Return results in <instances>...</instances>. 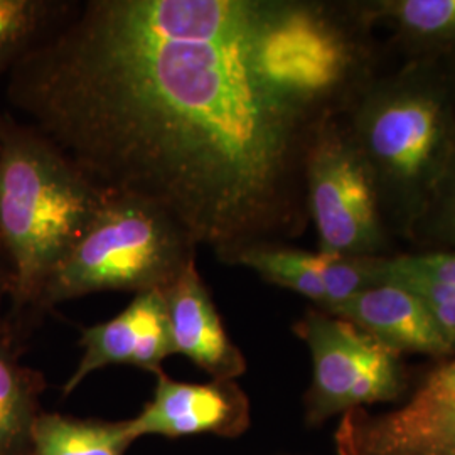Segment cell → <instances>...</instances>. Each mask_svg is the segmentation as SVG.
Segmentation results:
<instances>
[{
  "label": "cell",
  "instance_id": "cell-1",
  "mask_svg": "<svg viewBox=\"0 0 455 455\" xmlns=\"http://www.w3.org/2000/svg\"><path fill=\"white\" fill-rule=\"evenodd\" d=\"M270 2L71 0L5 100L100 191L165 212L223 263L300 223L323 125L268 76Z\"/></svg>",
  "mask_w": 455,
  "mask_h": 455
},
{
  "label": "cell",
  "instance_id": "cell-2",
  "mask_svg": "<svg viewBox=\"0 0 455 455\" xmlns=\"http://www.w3.org/2000/svg\"><path fill=\"white\" fill-rule=\"evenodd\" d=\"M107 199L48 139L0 108V242L16 309L37 307L49 276Z\"/></svg>",
  "mask_w": 455,
  "mask_h": 455
},
{
  "label": "cell",
  "instance_id": "cell-3",
  "mask_svg": "<svg viewBox=\"0 0 455 455\" xmlns=\"http://www.w3.org/2000/svg\"><path fill=\"white\" fill-rule=\"evenodd\" d=\"M197 244L165 212L108 196L95 221L56 267L37 307L95 292L167 289L196 263Z\"/></svg>",
  "mask_w": 455,
  "mask_h": 455
},
{
  "label": "cell",
  "instance_id": "cell-4",
  "mask_svg": "<svg viewBox=\"0 0 455 455\" xmlns=\"http://www.w3.org/2000/svg\"><path fill=\"white\" fill-rule=\"evenodd\" d=\"M307 206L325 255L359 257L379 242L376 197L356 148L323 124L306 159Z\"/></svg>",
  "mask_w": 455,
  "mask_h": 455
},
{
  "label": "cell",
  "instance_id": "cell-5",
  "mask_svg": "<svg viewBox=\"0 0 455 455\" xmlns=\"http://www.w3.org/2000/svg\"><path fill=\"white\" fill-rule=\"evenodd\" d=\"M261 58L272 82L315 112L344 80L349 49L344 34L321 7L270 2Z\"/></svg>",
  "mask_w": 455,
  "mask_h": 455
},
{
  "label": "cell",
  "instance_id": "cell-6",
  "mask_svg": "<svg viewBox=\"0 0 455 455\" xmlns=\"http://www.w3.org/2000/svg\"><path fill=\"white\" fill-rule=\"evenodd\" d=\"M449 135L443 103L427 88L393 90L363 116V140L374 165L387 180L413 191L439 174Z\"/></svg>",
  "mask_w": 455,
  "mask_h": 455
},
{
  "label": "cell",
  "instance_id": "cell-7",
  "mask_svg": "<svg viewBox=\"0 0 455 455\" xmlns=\"http://www.w3.org/2000/svg\"><path fill=\"white\" fill-rule=\"evenodd\" d=\"M83 356L66 381L65 393L84 378L110 364H132L163 373V361L174 353L163 291L137 293L129 307L114 319L86 327L82 332Z\"/></svg>",
  "mask_w": 455,
  "mask_h": 455
},
{
  "label": "cell",
  "instance_id": "cell-8",
  "mask_svg": "<svg viewBox=\"0 0 455 455\" xmlns=\"http://www.w3.org/2000/svg\"><path fill=\"white\" fill-rule=\"evenodd\" d=\"M244 411V398L231 381L199 385L159 373L154 400L127 425L133 440L142 435H233L243 427Z\"/></svg>",
  "mask_w": 455,
  "mask_h": 455
},
{
  "label": "cell",
  "instance_id": "cell-9",
  "mask_svg": "<svg viewBox=\"0 0 455 455\" xmlns=\"http://www.w3.org/2000/svg\"><path fill=\"white\" fill-rule=\"evenodd\" d=\"M163 293L176 355L191 359L212 381H231L243 373V356L229 339L196 263Z\"/></svg>",
  "mask_w": 455,
  "mask_h": 455
},
{
  "label": "cell",
  "instance_id": "cell-10",
  "mask_svg": "<svg viewBox=\"0 0 455 455\" xmlns=\"http://www.w3.org/2000/svg\"><path fill=\"white\" fill-rule=\"evenodd\" d=\"M329 314L356 325L395 351L443 356L454 347L422 302L398 285L378 283L364 289Z\"/></svg>",
  "mask_w": 455,
  "mask_h": 455
},
{
  "label": "cell",
  "instance_id": "cell-11",
  "mask_svg": "<svg viewBox=\"0 0 455 455\" xmlns=\"http://www.w3.org/2000/svg\"><path fill=\"white\" fill-rule=\"evenodd\" d=\"M297 332L312 355L314 413L323 417L341 411L347 393L379 341L344 319L314 310L299 323Z\"/></svg>",
  "mask_w": 455,
  "mask_h": 455
},
{
  "label": "cell",
  "instance_id": "cell-12",
  "mask_svg": "<svg viewBox=\"0 0 455 455\" xmlns=\"http://www.w3.org/2000/svg\"><path fill=\"white\" fill-rule=\"evenodd\" d=\"M34 455H124L133 442L125 423L44 417L34 425Z\"/></svg>",
  "mask_w": 455,
  "mask_h": 455
},
{
  "label": "cell",
  "instance_id": "cell-13",
  "mask_svg": "<svg viewBox=\"0 0 455 455\" xmlns=\"http://www.w3.org/2000/svg\"><path fill=\"white\" fill-rule=\"evenodd\" d=\"M71 0H0V82L61 19Z\"/></svg>",
  "mask_w": 455,
  "mask_h": 455
},
{
  "label": "cell",
  "instance_id": "cell-14",
  "mask_svg": "<svg viewBox=\"0 0 455 455\" xmlns=\"http://www.w3.org/2000/svg\"><path fill=\"white\" fill-rule=\"evenodd\" d=\"M315 261L317 253L280 248L275 244H259L240 251L229 265L251 268L267 282L300 293L324 309L325 291Z\"/></svg>",
  "mask_w": 455,
  "mask_h": 455
},
{
  "label": "cell",
  "instance_id": "cell-15",
  "mask_svg": "<svg viewBox=\"0 0 455 455\" xmlns=\"http://www.w3.org/2000/svg\"><path fill=\"white\" fill-rule=\"evenodd\" d=\"M33 391L31 376L0 342V455L7 454L24 435Z\"/></svg>",
  "mask_w": 455,
  "mask_h": 455
},
{
  "label": "cell",
  "instance_id": "cell-16",
  "mask_svg": "<svg viewBox=\"0 0 455 455\" xmlns=\"http://www.w3.org/2000/svg\"><path fill=\"white\" fill-rule=\"evenodd\" d=\"M378 282L391 283L413 293L425 309L430 312L440 331L449 342L455 346V287L445 285L427 276L417 275L407 270H400L390 265V261H378Z\"/></svg>",
  "mask_w": 455,
  "mask_h": 455
},
{
  "label": "cell",
  "instance_id": "cell-17",
  "mask_svg": "<svg viewBox=\"0 0 455 455\" xmlns=\"http://www.w3.org/2000/svg\"><path fill=\"white\" fill-rule=\"evenodd\" d=\"M400 388L398 351L379 342L368 359L366 366L358 374L351 390L344 400V410H355L359 405L383 402L396 395Z\"/></svg>",
  "mask_w": 455,
  "mask_h": 455
},
{
  "label": "cell",
  "instance_id": "cell-18",
  "mask_svg": "<svg viewBox=\"0 0 455 455\" xmlns=\"http://www.w3.org/2000/svg\"><path fill=\"white\" fill-rule=\"evenodd\" d=\"M388 7L391 16L413 34L455 36V0H402Z\"/></svg>",
  "mask_w": 455,
  "mask_h": 455
},
{
  "label": "cell",
  "instance_id": "cell-19",
  "mask_svg": "<svg viewBox=\"0 0 455 455\" xmlns=\"http://www.w3.org/2000/svg\"><path fill=\"white\" fill-rule=\"evenodd\" d=\"M428 390L442 442L447 452L455 455V359L430 374Z\"/></svg>",
  "mask_w": 455,
  "mask_h": 455
},
{
  "label": "cell",
  "instance_id": "cell-20",
  "mask_svg": "<svg viewBox=\"0 0 455 455\" xmlns=\"http://www.w3.org/2000/svg\"><path fill=\"white\" fill-rule=\"evenodd\" d=\"M388 261L395 268L407 270L411 274L427 276L430 280L455 287V255L432 253L417 257H400Z\"/></svg>",
  "mask_w": 455,
  "mask_h": 455
},
{
  "label": "cell",
  "instance_id": "cell-21",
  "mask_svg": "<svg viewBox=\"0 0 455 455\" xmlns=\"http://www.w3.org/2000/svg\"><path fill=\"white\" fill-rule=\"evenodd\" d=\"M12 292V267L7 257V251L0 242V302L5 295Z\"/></svg>",
  "mask_w": 455,
  "mask_h": 455
}]
</instances>
